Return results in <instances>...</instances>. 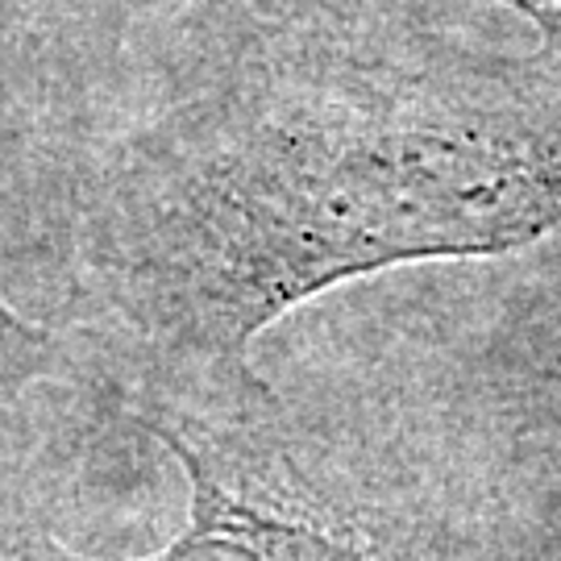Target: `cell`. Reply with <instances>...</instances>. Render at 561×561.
Instances as JSON below:
<instances>
[{"mask_svg": "<svg viewBox=\"0 0 561 561\" xmlns=\"http://www.w3.org/2000/svg\"><path fill=\"white\" fill-rule=\"evenodd\" d=\"M495 4H507L528 21H537L549 46H561V0H495Z\"/></svg>", "mask_w": 561, "mask_h": 561, "instance_id": "cell-4", "label": "cell"}, {"mask_svg": "<svg viewBox=\"0 0 561 561\" xmlns=\"http://www.w3.org/2000/svg\"><path fill=\"white\" fill-rule=\"evenodd\" d=\"M50 354H55L50 333H42L38 324H30L0 300V387H18L25 379L46 375Z\"/></svg>", "mask_w": 561, "mask_h": 561, "instance_id": "cell-3", "label": "cell"}, {"mask_svg": "<svg viewBox=\"0 0 561 561\" xmlns=\"http://www.w3.org/2000/svg\"><path fill=\"white\" fill-rule=\"evenodd\" d=\"M553 391H558V400H553V412H561V375H558V382H553Z\"/></svg>", "mask_w": 561, "mask_h": 561, "instance_id": "cell-5", "label": "cell"}, {"mask_svg": "<svg viewBox=\"0 0 561 561\" xmlns=\"http://www.w3.org/2000/svg\"><path fill=\"white\" fill-rule=\"evenodd\" d=\"M561 225V129L512 96L321 76L233 88L83 187L80 266L108 329L175 387L271 403L266 324L400 262L503 254Z\"/></svg>", "mask_w": 561, "mask_h": 561, "instance_id": "cell-1", "label": "cell"}, {"mask_svg": "<svg viewBox=\"0 0 561 561\" xmlns=\"http://www.w3.org/2000/svg\"><path fill=\"white\" fill-rule=\"evenodd\" d=\"M134 421L187 470V528L162 553L141 561H387L366 520L337 503L308 495V486L283 470L241 466L233 445L187 433L167 412H141ZM9 561H88L55 537L21 541Z\"/></svg>", "mask_w": 561, "mask_h": 561, "instance_id": "cell-2", "label": "cell"}]
</instances>
